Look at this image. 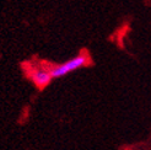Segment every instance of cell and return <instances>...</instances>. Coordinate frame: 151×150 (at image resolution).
I'll use <instances>...</instances> for the list:
<instances>
[{"label":"cell","mask_w":151,"mask_h":150,"mask_svg":"<svg viewBox=\"0 0 151 150\" xmlns=\"http://www.w3.org/2000/svg\"><path fill=\"white\" fill-rule=\"evenodd\" d=\"M87 62H88V58L85 54H79L76 57L69 59L68 62L60 64V65H57V66H54V68H52L49 70L50 76H52V79H58V78L65 76V75H68L69 73H73L75 70L80 69L81 66L86 65Z\"/></svg>","instance_id":"6da1fadb"},{"label":"cell","mask_w":151,"mask_h":150,"mask_svg":"<svg viewBox=\"0 0 151 150\" xmlns=\"http://www.w3.org/2000/svg\"><path fill=\"white\" fill-rule=\"evenodd\" d=\"M31 79L32 81L35 82V85L40 89H43L46 87L50 80H52V76H50V73L49 70H44V69H36V70H32V74H31Z\"/></svg>","instance_id":"7a4b0ae2"}]
</instances>
